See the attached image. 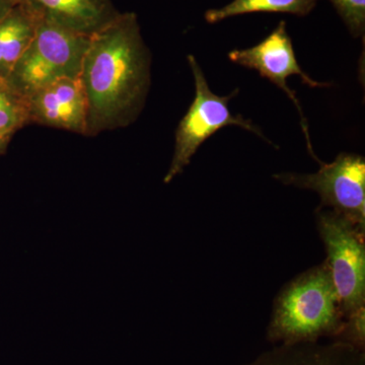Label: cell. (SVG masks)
<instances>
[{
    "mask_svg": "<svg viewBox=\"0 0 365 365\" xmlns=\"http://www.w3.org/2000/svg\"><path fill=\"white\" fill-rule=\"evenodd\" d=\"M316 222L346 319L364 309V230L332 209H317Z\"/></svg>",
    "mask_w": 365,
    "mask_h": 365,
    "instance_id": "5b68a950",
    "label": "cell"
},
{
    "mask_svg": "<svg viewBox=\"0 0 365 365\" xmlns=\"http://www.w3.org/2000/svg\"><path fill=\"white\" fill-rule=\"evenodd\" d=\"M29 124L85 135L88 100L81 78H62L26 98Z\"/></svg>",
    "mask_w": 365,
    "mask_h": 365,
    "instance_id": "ba28073f",
    "label": "cell"
},
{
    "mask_svg": "<svg viewBox=\"0 0 365 365\" xmlns=\"http://www.w3.org/2000/svg\"><path fill=\"white\" fill-rule=\"evenodd\" d=\"M354 37L364 35L365 0H329Z\"/></svg>",
    "mask_w": 365,
    "mask_h": 365,
    "instance_id": "5bb4252c",
    "label": "cell"
},
{
    "mask_svg": "<svg viewBox=\"0 0 365 365\" xmlns=\"http://www.w3.org/2000/svg\"><path fill=\"white\" fill-rule=\"evenodd\" d=\"M345 323L340 299L326 262L288 282L274 300L267 329L280 344L336 339Z\"/></svg>",
    "mask_w": 365,
    "mask_h": 365,
    "instance_id": "7a4b0ae2",
    "label": "cell"
},
{
    "mask_svg": "<svg viewBox=\"0 0 365 365\" xmlns=\"http://www.w3.org/2000/svg\"><path fill=\"white\" fill-rule=\"evenodd\" d=\"M29 125L28 103L0 78V133L14 136Z\"/></svg>",
    "mask_w": 365,
    "mask_h": 365,
    "instance_id": "4fadbf2b",
    "label": "cell"
},
{
    "mask_svg": "<svg viewBox=\"0 0 365 365\" xmlns=\"http://www.w3.org/2000/svg\"><path fill=\"white\" fill-rule=\"evenodd\" d=\"M11 137L13 136L0 133V155L6 153L9 144L11 143Z\"/></svg>",
    "mask_w": 365,
    "mask_h": 365,
    "instance_id": "e0dca14e",
    "label": "cell"
},
{
    "mask_svg": "<svg viewBox=\"0 0 365 365\" xmlns=\"http://www.w3.org/2000/svg\"><path fill=\"white\" fill-rule=\"evenodd\" d=\"M150 66L135 14L120 13L91 36L79 76L88 100L83 136L125 128L135 121L150 91Z\"/></svg>",
    "mask_w": 365,
    "mask_h": 365,
    "instance_id": "6da1fadb",
    "label": "cell"
},
{
    "mask_svg": "<svg viewBox=\"0 0 365 365\" xmlns=\"http://www.w3.org/2000/svg\"><path fill=\"white\" fill-rule=\"evenodd\" d=\"M245 365H365L364 350L344 341L280 344Z\"/></svg>",
    "mask_w": 365,
    "mask_h": 365,
    "instance_id": "30bf717a",
    "label": "cell"
},
{
    "mask_svg": "<svg viewBox=\"0 0 365 365\" xmlns=\"http://www.w3.org/2000/svg\"><path fill=\"white\" fill-rule=\"evenodd\" d=\"M20 4V0H0V21Z\"/></svg>",
    "mask_w": 365,
    "mask_h": 365,
    "instance_id": "2e32d148",
    "label": "cell"
},
{
    "mask_svg": "<svg viewBox=\"0 0 365 365\" xmlns=\"http://www.w3.org/2000/svg\"><path fill=\"white\" fill-rule=\"evenodd\" d=\"M228 58L235 64L258 71L262 78H267L287 93L299 111L300 125L306 136L307 150L312 157L321 165L323 162L319 160L314 153L313 145L309 139V126L302 106L297 93L288 86L287 78L290 76H299L302 83H306L309 88H327L331 85L314 81L300 68L285 21H280L277 28L258 45L248 49L234 50L228 53Z\"/></svg>",
    "mask_w": 365,
    "mask_h": 365,
    "instance_id": "52a82bcc",
    "label": "cell"
},
{
    "mask_svg": "<svg viewBox=\"0 0 365 365\" xmlns=\"http://www.w3.org/2000/svg\"><path fill=\"white\" fill-rule=\"evenodd\" d=\"M91 37L40 21L30 46L6 79L26 100L62 78H79Z\"/></svg>",
    "mask_w": 365,
    "mask_h": 365,
    "instance_id": "3957f363",
    "label": "cell"
},
{
    "mask_svg": "<svg viewBox=\"0 0 365 365\" xmlns=\"http://www.w3.org/2000/svg\"><path fill=\"white\" fill-rule=\"evenodd\" d=\"M40 21L21 4L0 21V78H7L32 43Z\"/></svg>",
    "mask_w": 365,
    "mask_h": 365,
    "instance_id": "8fae6325",
    "label": "cell"
},
{
    "mask_svg": "<svg viewBox=\"0 0 365 365\" xmlns=\"http://www.w3.org/2000/svg\"><path fill=\"white\" fill-rule=\"evenodd\" d=\"M336 340L344 341L359 349L365 348V309H362L345 319L344 326Z\"/></svg>",
    "mask_w": 365,
    "mask_h": 365,
    "instance_id": "9a60e30c",
    "label": "cell"
},
{
    "mask_svg": "<svg viewBox=\"0 0 365 365\" xmlns=\"http://www.w3.org/2000/svg\"><path fill=\"white\" fill-rule=\"evenodd\" d=\"M188 62L195 81V98L178 126L174 155L163 179L165 184H169L178 175L182 174L199 148L225 127L232 125L241 127L271 143L251 120L242 115L234 116L230 112L228 102L237 96L239 88H235L234 93L225 97L215 95L209 88L202 69L193 55H188Z\"/></svg>",
    "mask_w": 365,
    "mask_h": 365,
    "instance_id": "277c9868",
    "label": "cell"
},
{
    "mask_svg": "<svg viewBox=\"0 0 365 365\" xmlns=\"http://www.w3.org/2000/svg\"><path fill=\"white\" fill-rule=\"evenodd\" d=\"M314 174L285 172L273 178L285 186L312 190L321 198L319 208L332 209L365 230V160L342 153L330 163H321Z\"/></svg>",
    "mask_w": 365,
    "mask_h": 365,
    "instance_id": "8992f818",
    "label": "cell"
},
{
    "mask_svg": "<svg viewBox=\"0 0 365 365\" xmlns=\"http://www.w3.org/2000/svg\"><path fill=\"white\" fill-rule=\"evenodd\" d=\"M318 0H234L220 9H209L205 20L220 23L225 19L252 13H283L304 16L311 13Z\"/></svg>",
    "mask_w": 365,
    "mask_h": 365,
    "instance_id": "7c38bea8",
    "label": "cell"
},
{
    "mask_svg": "<svg viewBox=\"0 0 365 365\" xmlns=\"http://www.w3.org/2000/svg\"><path fill=\"white\" fill-rule=\"evenodd\" d=\"M40 20L81 35H95L119 16L112 0H20Z\"/></svg>",
    "mask_w": 365,
    "mask_h": 365,
    "instance_id": "9c48e42d",
    "label": "cell"
}]
</instances>
